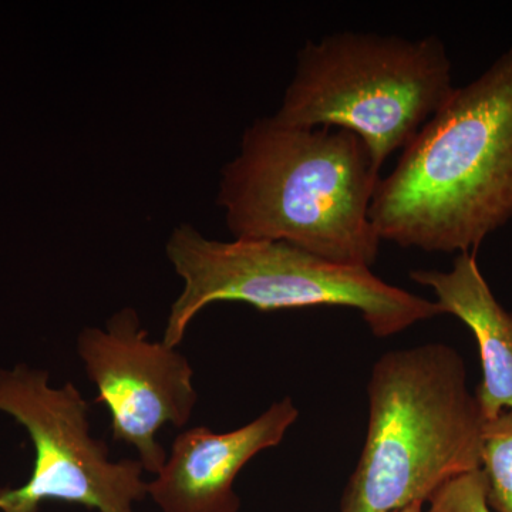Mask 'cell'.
<instances>
[{"label":"cell","instance_id":"cell-2","mask_svg":"<svg viewBox=\"0 0 512 512\" xmlns=\"http://www.w3.org/2000/svg\"><path fill=\"white\" fill-rule=\"evenodd\" d=\"M379 173L352 131L261 117L222 167L217 205L234 239L282 241L370 269L382 244L370 220Z\"/></svg>","mask_w":512,"mask_h":512},{"label":"cell","instance_id":"cell-11","mask_svg":"<svg viewBox=\"0 0 512 512\" xmlns=\"http://www.w3.org/2000/svg\"><path fill=\"white\" fill-rule=\"evenodd\" d=\"M423 512H494L487 501V483L481 468L461 474L431 495Z\"/></svg>","mask_w":512,"mask_h":512},{"label":"cell","instance_id":"cell-8","mask_svg":"<svg viewBox=\"0 0 512 512\" xmlns=\"http://www.w3.org/2000/svg\"><path fill=\"white\" fill-rule=\"evenodd\" d=\"M291 397L228 433L198 426L178 434L148 495L163 512H239L235 478L249 461L282 443L298 420Z\"/></svg>","mask_w":512,"mask_h":512},{"label":"cell","instance_id":"cell-1","mask_svg":"<svg viewBox=\"0 0 512 512\" xmlns=\"http://www.w3.org/2000/svg\"><path fill=\"white\" fill-rule=\"evenodd\" d=\"M370 220L382 241L457 255L512 220V46L403 148Z\"/></svg>","mask_w":512,"mask_h":512},{"label":"cell","instance_id":"cell-10","mask_svg":"<svg viewBox=\"0 0 512 512\" xmlns=\"http://www.w3.org/2000/svg\"><path fill=\"white\" fill-rule=\"evenodd\" d=\"M480 468L487 483V501L494 512H512V413L484 423Z\"/></svg>","mask_w":512,"mask_h":512},{"label":"cell","instance_id":"cell-4","mask_svg":"<svg viewBox=\"0 0 512 512\" xmlns=\"http://www.w3.org/2000/svg\"><path fill=\"white\" fill-rule=\"evenodd\" d=\"M165 252L184 281L164 330L163 342L174 349L195 316L212 303H245L262 312L355 309L380 339L443 315L436 302L387 284L370 269L336 264L282 241H218L181 224L171 232Z\"/></svg>","mask_w":512,"mask_h":512},{"label":"cell","instance_id":"cell-6","mask_svg":"<svg viewBox=\"0 0 512 512\" xmlns=\"http://www.w3.org/2000/svg\"><path fill=\"white\" fill-rule=\"evenodd\" d=\"M0 413L28 431L35 447L29 480L0 487V512H39L47 501L99 512H134L148 495L140 460L111 461L106 441L92 434L90 406L72 382L50 384L47 370L0 367Z\"/></svg>","mask_w":512,"mask_h":512},{"label":"cell","instance_id":"cell-5","mask_svg":"<svg viewBox=\"0 0 512 512\" xmlns=\"http://www.w3.org/2000/svg\"><path fill=\"white\" fill-rule=\"evenodd\" d=\"M439 36L373 32L308 40L275 119L299 127H339L363 141L377 168L403 150L454 90Z\"/></svg>","mask_w":512,"mask_h":512},{"label":"cell","instance_id":"cell-13","mask_svg":"<svg viewBox=\"0 0 512 512\" xmlns=\"http://www.w3.org/2000/svg\"><path fill=\"white\" fill-rule=\"evenodd\" d=\"M396 512H399V511H396Z\"/></svg>","mask_w":512,"mask_h":512},{"label":"cell","instance_id":"cell-7","mask_svg":"<svg viewBox=\"0 0 512 512\" xmlns=\"http://www.w3.org/2000/svg\"><path fill=\"white\" fill-rule=\"evenodd\" d=\"M77 353L97 387L96 403L109 410L113 440L136 448L148 473H160L168 454L158 431L167 424L183 429L198 400L187 357L151 342L131 308L111 315L106 329L84 328Z\"/></svg>","mask_w":512,"mask_h":512},{"label":"cell","instance_id":"cell-9","mask_svg":"<svg viewBox=\"0 0 512 512\" xmlns=\"http://www.w3.org/2000/svg\"><path fill=\"white\" fill-rule=\"evenodd\" d=\"M416 284L434 292L443 315H453L473 332L483 380L476 399L484 420L512 413V312L497 301L476 255L458 254L450 271L410 272Z\"/></svg>","mask_w":512,"mask_h":512},{"label":"cell","instance_id":"cell-12","mask_svg":"<svg viewBox=\"0 0 512 512\" xmlns=\"http://www.w3.org/2000/svg\"><path fill=\"white\" fill-rule=\"evenodd\" d=\"M423 505L420 503L409 505V507L403 508L399 512H423Z\"/></svg>","mask_w":512,"mask_h":512},{"label":"cell","instance_id":"cell-3","mask_svg":"<svg viewBox=\"0 0 512 512\" xmlns=\"http://www.w3.org/2000/svg\"><path fill=\"white\" fill-rule=\"evenodd\" d=\"M365 446L340 512H396L480 468L484 417L463 357L444 343L384 353L369 386Z\"/></svg>","mask_w":512,"mask_h":512}]
</instances>
